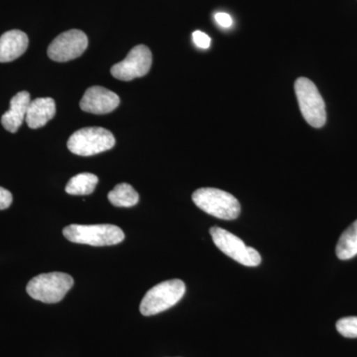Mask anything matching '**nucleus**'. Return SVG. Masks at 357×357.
<instances>
[{
	"instance_id": "nucleus-1",
	"label": "nucleus",
	"mask_w": 357,
	"mask_h": 357,
	"mask_svg": "<svg viewBox=\"0 0 357 357\" xmlns=\"http://www.w3.org/2000/svg\"><path fill=\"white\" fill-rule=\"evenodd\" d=\"M192 199L204 213L220 220H234L241 213V204L236 197L222 190L202 188L195 191Z\"/></svg>"
},
{
	"instance_id": "nucleus-17",
	"label": "nucleus",
	"mask_w": 357,
	"mask_h": 357,
	"mask_svg": "<svg viewBox=\"0 0 357 357\" xmlns=\"http://www.w3.org/2000/svg\"><path fill=\"white\" fill-rule=\"evenodd\" d=\"M337 330L342 337H357V317H347V318L338 319Z\"/></svg>"
},
{
	"instance_id": "nucleus-15",
	"label": "nucleus",
	"mask_w": 357,
	"mask_h": 357,
	"mask_svg": "<svg viewBox=\"0 0 357 357\" xmlns=\"http://www.w3.org/2000/svg\"><path fill=\"white\" fill-rule=\"evenodd\" d=\"M98 183V178L95 174H77L68 182L66 192L73 196H88L95 191Z\"/></svg>"
},
{
	"instance_id": "nucleus-18",
	"label": "nucleus",
	"mask_w": 357,
	"mask_h": 357,
	"mask_svg": "<svg viewBox=\"0 0 357 357\" xmlns=\"http://www.w3.org/2000/svg\"><path fill=\"white\" fill-rule=\"evenodd\" d=\"M192 40L199 48L208 49L211 46V40L210 36L206 35V33L199 31V30L192 33Z\"/></svg>"
},
{
	"instance_id": "nucleus-6",
	"label": "nucleus",
	"mask_w": 357,
	"mask_h": 357,
	"mask_svg": "<svg viewBox=\"0 0 357 357\" xmlns=\"http://www.w3.org/2000/svg\"><path fill=\"white\" fill-rule=\"evenodd\" d=\"M115 145L114 134L102 128H86L76 131L68 141L72 153L89 157L112 149Z\"/></svg>"
},
{
	"instance_id": "nucleus-16",
	"label": "nucleus",
	"mask_w": 357,
	"mask_h": 357,
	"mask_svg": "<svg viewBox=\"0 0 357 357\" xmlns=\"http://www.w3.org/2000/svg\"><path fill=\"white\" fill-rule=\"evenodd\" d=\"M109 201L119 208H130L138 204L139 195L132 185L122 183L115 185L114 189L109 192Z\"/></svg>"
},
{
	"instance_id": "nucleus-13",
	"label": "nucleus",
	"mask_w": 357,
	"mask_h": 357,
	"mask_svg": "<svg viewBox=\"0 0 357 357\" xmlns=\"http://www.w3.org/2000/svg\"><path fill=\"white\" fill-rule=\"evenodd\" d=\"M55 114V100L51 98H39L30 102L25 121L30 128H41L46 126Z\"/></svg>"
},
{
	"instance_id": "nucleus-11",
	"label": "nucleus",
	"mask_w": 357,
	"mask_h": 357,
	"mask_svg": "<svg viewBox=\"0 0 357 357\" xmlns=\"http://www.w3.org/2000/svg\"><path fill=\"white\" fill-rule=\"evenodd\" d=\"M30 102L31 98L28 91H20L11 98L10 107L1 117L2 126L7 131L11 133L17 132L25 121Z\"/></svg>"
},
{
	"instance_id": "nucleus-8",
	"label": "nucleus",
	"mask_w": 357,
	"mask_h": 357,
	"mask_svg": "<svg viewBox=\"0 0 357 357\" xmlns=\"http://www.w3.org/2000/svg\"><path fill=\"white\" fill-rule=\"evenodd\" d=\"M152 66V53L145 45H137L129 52L128 57L117 63L110 70L112 76L121 81H132L144 77Z\"/></svg>"
},
{
	"instance_id": "nucleus-3",
	"label": "nucleus",
	"mask_w": 357,
	"mask_h": 357,
	"mask_svg": "<svg viewBox=\"0 0 357 357\" xmlns=\"http://www.w3.org/2000/svg\"><path fill=\"white\" fill-rule=\"evenodd\" d=\"M63 234L70 243L91 246L115 245L126 237L121 229L112 225H70L65 227Z\"/></svg>"
},
{
	"instance_id": "nucleus-14",
	"label": "nucleus",
	"mask_w": 357,
	"mask_h": 357,
	"mask_svg": "<svg viewBox=\"0 0 357 357\" xmlns=\"http://www.w3.org/2000/svg\"><path fill=\"white\" fill-rule=\"evenodd\" d=\"M340 260H349L357 255V220L342 232L335 248Z\"/></svg>"
},
{
	"instance_id": "nucleus-10",
	"label": "nucleus",
	"mask_w": 357,
	"mask_h": 357,
	"mask_svg": "<svg viewBox=\"0 0 357 357\" xmlns=\"http://www.w3.org/2000/svg\"><path fill=\"white\" fill-rule=\"evenodd\" d=\"M121 103V98L109 89L93 86L86 89L79 107L84 112L93 114H107L114 112Z\"/></svg>"
},
{
	"instance_id": "nucleus-9",
	"label": "nucleus",
	"mask_w": 357,
	"mask_h": 357,
	"mask_svg": "<svg viewBox=\"0 0 357 357\" xmlns=\"http://www.w3.org/2000/svg\"><path fill=\"white\" fill-rule=\"evenodd\" d=\"M88 45V37L83 31L68 30L53 40L48 48V56L55 62H68L81 57Z\"/></svg>"
},
{
	"instance_id": "nucleus-5",
	"label": "nucleus",
	"mask_w": 357,
	"mask_h": 357,
	"mask_svg": "<svg viewBox=\"0 0 357 357\" xmlns=\"http://www.w3.org/2000/svg\"><path fill=\"white\" fill-rule=\"evenodd\" d=\"M296 96L303 116L314 128H323L326 121V103L316 84L307 77H299L295 83Z\"/></svg>"
},
{
	"instance_id": "nucleus-4",
	"label": "nucleus",
	"mask_w": 357,
	"mask_h": 357,
	"mask_svg": "<svg viewBox=\"0 0 357 357\" xmlns=\"http://www.w3.org/2000/svg\"><path fill=\"white\" fill-rule=\"evenodd\" d=\"M185 285L180 279L157 284L141 301L140 312L145 317L154 316L170 309L184 297Z\"/></svg>"
},
{
	"instance_id": "nucleus-19",
	"label": "nucleus",
	"mask_w": 357,
	"mask_h": 357,
	"mask_svg": "<svg viewBox=\"0 0 357 357\" xmlns=\"http://www.w3.org/2000/svg\"><path fill=\"white\" fill-rule=\"evenodd\" d=\"M13 194L8 190L0 187V210H6L13 204Z\"/></svg>"
},
{
	"instance_id": "nucleus-20",
	"label": "nucleus",
	"mask_w": 357,
	"mask_h": 357,
	"mask_svg": "<svg viewBox=\"0 0 357 357\" xmlns=\"http://www.w3.org/2000/svg\"><path fill=\"white\" fill-rule=\"evenodd\" d=\"M215 20L217 21L218 24L223 28H229L232 25V22H234L231 16L225 13H215Z\"/></svg>"
},
{
	"instance_id": "nucleus-7",
	"label": "nucleus",
	"mask_w": 357,
	"mask_h": 357,
	"mask_svg": "<svg viewBox=\"0 0 357 357\" xmlns=\"http://www.w3.org/2000/svg\"><path fill=\"white\" fill-rule=\"evenodd\" d=\"M213 241L225 255L244 266L255 267L261 263V256L256 249L246 246L239 237L227 230L213 227L210 229Z\"/></svg>"
},
{
	"instance_id": "nucleus-12",
	"label": "nucleus",
	"mask_w": 357,
	"mask_h": 357,
	"mask_svg": "<svg viewBox=\"0 0 357 357\" xmlns=\"http://www.w3.org/2000/svg\"><path fill=\"white\" fill-rule=\"evenodd\" d=\"M29 44L27 35L20 30H10L0 37V63L13 62L25 53Z\"/></svg>"
},
{
	"instance_id": "nucleus-2",
	"label": "nucleus",
	"mask_w": 357,
	"mask_h": 357,
	"mask_svg": "<svg viewBox=\"0 0 357 357\" xmlns=\"http://www.w3.org/2000/svg\"><path fill=\"white\" fill-rule=\"evenodd\" d=\"M74 285V279L62 272L40 274L30 280L26 291L34 300L46 304H55L64 299Z\"/></svg>"
}]
</instances>
